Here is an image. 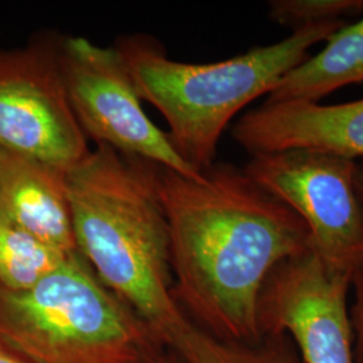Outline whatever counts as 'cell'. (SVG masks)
<instances>
[{
  "label": "cell",
  "instance_id": "1",
  "mask_svg": "<svg viewBox=\"0 0 363 363\" xmlns=\"http://www.w3.org/2000/svg\"><path fill=\"white\" fill-rule=\"evenodd\" d=\"M159 194L182 310L223 340L259 339L265 279L283 259L311 250L304 220L229 163H214L201 178L159 167Z\"/></svg>",
  "mask_w": 363,
  "mask_h": 363
},
{
  "label": "cell",
  "instance_id": "2",
  "mask_svg": "<svg viewBox=\"0 0 363 363\" xmlns=\"http://www.w3.org/2000/svg\"><path fill=\"white\" fill-rule=\"evenodd\" d=\"M77 252L99 280L172 347L190 319L174 296L159 166L96 144L66 175Z\"/></svg>",
  "mask_w": 363,
  "mask_h": 363
},
{
  "label": "cell",
  "instance_id": "3",
  "mask_svg": "<svg viewBox=\"0 0 363 363\" xmlns=\"http://www.w3.org/2000/svg\"><path fill=\"white\" fill-rule=\"evenodd\" d=\"M345 25L347 22L304 27L277 43L210 64L174 61L156 40L140 35L120 38L115 48L140 99L167 121L177 152L202 174L216 163L220 138L237 113L271 93L288 72L308 58L312 46Z\"/></svg>",
  "mask_w": 363,
  "mask_h": 363
},
{
  "label": "cell",
  "instance_id": "4",
  "mask_svg": "<svg viewBox=\"0 0 363 363\" xmlns=\"http://www.w3.org/2000/svg\"><path fill=\"white\" fill-rule=\"evenodd\" d=\"M0 342L28 363H157L162 346L78 252L28 289L0 286Z\"/></svg>",
  "mask_w": 363,
  "mask_h": 363
},
{
  "label": "cell",
  "instance_id": "5",
  "mask_svg": "<svg viewBox=\"0 0 363 363\" xmlns=\"http://www.w3.org/2000/svg\"><path fill=\"white\" fill-rule=\"evenodd\" d=\"M358 162L308 150L256 154L244 166L250 181L292 208L310 229L311 250L337 272L363 268V203Z\"/></svg>",
  "mask_w": 363,
  "mask_h": 363
},
{
  "label": "cell",
  "instance_id": "6",
  "mask_svg": "<svg viewBox=\"0 0 363 363\" xmlns=\"http://www.w3.org/2000/svg\"><path fill=\"white\" fill-rule=\"evenodd\" d=\"M60 65L72 111L86 138L124 155L201 178L177 152L167 132L147 116L116 48H103L84 37L61 38Z\"/></svg>",
  "mask_w": 363,
  "mask_h": 363
},
{
  "label": "cell",
  "instance_id": "7",
  "mask_svg": "<svg viewBox=\"0 0 363 363\" xmlns=\"http://www.w3.org/2000/svg\"><path fill=\"white\" fill-rule=\"evenodd\" d=\"M60 43L46 33L0 48V147L67 172L91 148L67 99Z\"/></svg>",
  "mask_w": 363,
  "mask_h": 363
},
{
  "label": "cell",
  "instance_id": "8",
  "mask_svg": "<svg viewBox=\"0 0 363 363\" xmlns=\"http://www.w3.org/2000/svg\"><path fill=\"white\" fill-rule=\"evenodd\" d=\"M350 289L312 250L283 259L259 291V334H286L304 363H354Z\"/></svg>",
  "mask_w": 363,
  "mask_h": 363
},
{
  "label": "cell",
  "instance_id": "9",
  "mask_svg": "<svg viewBox=\"0 0 363 363\" xmlns=\"http://www.w3.org/2000/svg\"><path fill=\"white\" fill-rule=\"evenodd\" d=\"M230 133L250 155L308 150L363 160V99L335 105L265 101L240 117Z\"/></svg>",
  "mask_w": 363,
  "mask_h": 363
},
{
  "label": "cell",
  "instance_id": "10",
  "mask_svg": "<svg viewBox=\"0 0 363 363\" xmlns=\"http://www.w3.org/2000/svg\"><path fill=\"white\" fill-rule=\"evenodd\" d=\"M67 172L0 147V210L21 229L65 255L77 253Z\"/></svg>",
  "mask_w": 363,
  "mask_h": 363
},
{
  "label": "cell",
  "instance_id": "11",
  "mask_svg": "<svg viewBox=\"0 0 363 363\" xmlns=\"http://www.w3.org/2000/svg\"><path fill=\"white\" fill-rule=\"evenodd\" d=\"M325 46L288 72L267 94L268 103H319L325 96L363 82V16L331 34Z\"/></svg>",
  "mask_w": 363,
  "mask_h": 363
},
{
  "label": "cell",
  "instance_id": "12",
  "mask_svg": "<svg viewBox=\"0 0 363 363\" xmlns=\"http://www.w3.org/2000/svg\"><path fill=\"white\" fill-rule=\"evenodd\" d=\"M172 349L186 363H304L286 334L261 335L255 342H233L214 337L191 320Z\"/></svg>",
  "mask_w": 363,
  "mask_h": 363
},
{
  "label": "cell",
  "instance_id": "13",
  "mask_svg": "<svg viewBox=\"0 0 363 363\" xmlns=\"http://www.w3.org/2000/svg\"><path fill=\"white\" fill-rule=\"evenodd\" d=\"M69 256L30 235L0 210V286L10 291L28 289Z\"/></svg>",
  "mask_w": 363,
  "mask_h": 363
},
{
  "label": "cell",
  "instance_id": "14",
  "mask_svg": "<svg viewBox=\"0 0 363 363\" xmlns=\"http://www.w3.org/2000/svg\"><path fill=\"white\" fill-rule=\"evenodd\" d=\"M268 10V18L276 25L296 31L361 16L363 0H271Z\"/></svg>",
  "mask_w": 363,
  "mask_h": 363
},
{
  "label": "cell",
  "instance_id": "15",
  "mask_svg": "<svg viewBox=\"0 0 363 363\" xmlns=\"http://www.w3.org/2000/svg\"><path fill=\"white\" fill-rule=\"evenodd\" d=\"M352 301L349 306L354 363H363V268L351 277Z\"/></svg>",
  "mask_w": 363,
  "mask_h": 363
},
{
  "label": "cell",
  "instance_id": "16",
  "mask_svg": "<svg viewBox=\"0 0 363 363\" xmlns=\"http://www.w3.org/2000/svg\"><path fill=\"white\" fill-rule=\"evenodd\" d=\"M0 363H28L15 351L9 349L4 343L0 342Z\"/></svg>",
  "mask_w": 363,
  "mask_h": 363
},
{
  "label": "cell",
  "instance_id": "17",
  "mask_svg": "<svg viewBox=\"0 0 363 363\" xmlns=\"http://www.w3.org/2000/svg\"><path fill=\"white\" fill-rule=\"evenodd\" d=\"M355 187H357V193L359 195L363 203V160L358 162L357 174H355Z\"/></svg>",
  "mask_w": 363,
  "mask_h": 363
},
{
  "label": "cell",
  "instance_id": "18",
  "mask_svg": "<svg viewBox=\"0 0 363 363\" xmlns=\"http://www.w3.org/2000/svg\"><path fill=\"white\" fill-rule=\"evenodd\" d=\"M157 363H167V361H162V359H160Z\"/></svg>",
  "mask_w": 363,
  "mask_h": 363
}]
</instances>
